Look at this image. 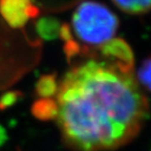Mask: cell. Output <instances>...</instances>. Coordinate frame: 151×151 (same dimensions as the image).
<instances>
[{
	"mask_svg": "<svg viewBox=\"0 0 151 151\" xmlns=\"http://www.w3.org/2000/svg\"><path fill=\"white\" fill-rule=\"evenodd\" d=\"M55 101L62 137L76 151L113 150L128 144L149 112L148 100L132 73L98 60L66 73Z\"/></svg>",
	"mask_w": 151,
	"mask_h": 151,
	"instance_id": "6da1fadb",
	"label": "cell"
},
{
	"mask_svg": "<svg viewBox=\"0 0 151 151\" xmlns=\"http://www.w3.org/2000/svg\"><path fill=\"white\" fill-rule=\"evenodd\" d=\"M123 12L131 15L145 14L151 11V0H112Z\"/></svg>",
	"mask_w": 151,
	"mask_h": 151,
	"instance_id": "8992f818",
	"label": "cell"
},
{
	"mask_svg": "<svg viewBox=\"0 0 151 151\" xmlns=\"http://www.w3.org/2000/svg\"><path fill=\"white\" fill-rule=\"evenodd\" d=\"M38 13L33 0H0V14L12 28H22Z\"/></svg>",
	"mask_w": 151,
	"mask_h": 151,
	"instance_id": "3957f363",
	"label": "cell"
},
{
	"mask_svg": "<svg viewBox=\"0 0 151 151\" xmlns=\"http://www.w3.org/2000/svg\"><path fill=\"white\" fill-rule=\"evenodd\" d=\"M33 113L40 120H50L57 116V104L55 100L40 99L33 106Z\"/></svg>",
	"mask_w": 151,
	"mask_h": 151,
	"instance_id": "ba28073f",
	"label": "cell"
},
{
	"mask_svg": "<svg viewBox=\"0 0 151 151\" xmlns=\"http://www.w3.org/2000/svg\"><path fill=\"white\" fill-rule=\"evenodd\" d=\"M58 86L59 82L57 81L56 76L44 75L36 83V92L41 99H50L57 94Z\"/></svg>",
	"mask_w": 151,
	"mask_h": 151,
	"instance_id": "52a82bcc",
	"label": "cell"
},
{
	"mask_svg": "<svg viewBox=\"0 0 151 151\" xmlns=\"http://www.w3.org/2000/svg\"><path fill=\"white\" fill-rule=\"evenodd\" d=\"M61 27L60 22L54 17H42L36 22V31L38 35L45 40H52L59 37Z\"/></svg>",
	"mask_w": 151,
	"mask_h": 151,
	"instance_id": "5b68a950",
	"label": "cell"
},
{
	"mask_svg": "<svg viewBox=\"0 0 151 151\" xmlns=\"http://www.w3.org/2000/svg\"><path fill=\"white\" fill-rule=\"evenodd\" d=\"M19 97H20V93L17 91H9L4 93L0 98V109L3 110V109L13 106L19 100Z\"/></svg>",
	"mask_w": 151,
	"mask_h": 151,
	"instance_id": "30bf717a",
	"label": "cell"
},
{
	"mask_svg": "<svg viewBox=\"0 0 151 151\" xmlns=\"http://www.w3.org/2000/svg\"><path fill=\"white\" fill-rule=\"evenodd\" d=\"M97 50L104 59L103 62L116 67L121 70L132 73L133 68V54L129 45L122 39H114L105 43Z\"/></svg>",
	"mask_w": 151,
	"mask_h": 151,
	"instance_id": "277c9868",
	"label": "cell"
},
{
	"mask_svg": "<svg viewBox=\"0 0 151 151\" xmlns=\"http://www.w3.org/2000/svg\"><path fill=\"white\" fill-rule=\"evenodd\" d=\"M137 79L147 89L151 91V57L143 62L137 71Z\"/></svg>",
	"mask_w": 151,
	"mask_h": 151,
	"instance_id": "9c48e42d",
	"label": "cell"
},
{
	"mask_svg": "<svg viewBox=\"0 0 151 151\" xmlns=\"http://www.w3.org/2000/svg\"><path fill=\"white\" fill-rule=\"evenodd\" d=\"M73 32L86 50H97L112 40L119 27V19L106 5L84 1L71 18Z\"/></svg>",
	"mask_w": 151,
	"mask_h": 151,
	"instance_id": "7a4b0ae2",
	"label": "cell"
},
{
	"mask_svg": "<svg viewBox=\"0 0 151 151\" xmlns=\"http://www.w3.org/2000/svg\"><path fill=\"white\" fill-rule=\"evenodd\" d=\"M7 139H9V137H7L6 130L2 125H0V147L7 141Z\"/></svg>",
	"mask_w": 151,
	"mask_h": 151,
	"instance_id": "8fae6325",
	"label": "cell"
}]
</instances>
